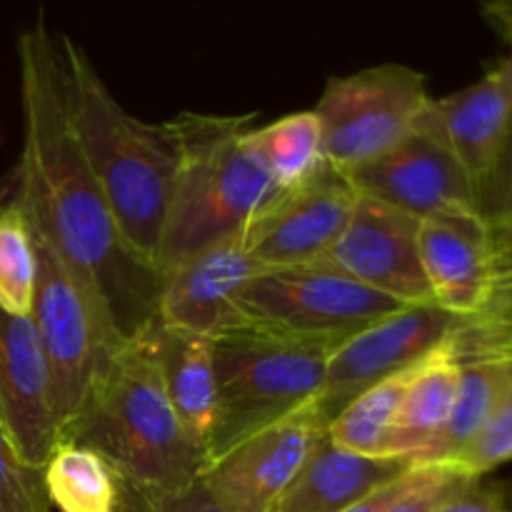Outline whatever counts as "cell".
<instances>
[{
    "instance_id": "obj_14",
    "label": "cell",
    "mask_w": 512,
    "mask_h": 512,
    "mask_svg": "<svg viewBox=\"0 0 512 512\" xmlns=\"http://www.w3.org/2000/svg\"><path fill=\"white\" fill-rule=\"evenodd\" d=\"M265 270L240 238L203 250L163 278L155 323L210 340L240 330V298Z\"/></svg>"
},
{
    "instance_id": "obj_11",
    "label": "cell",
    "mask_w": 512,
    "mask_h": 512,
    "mask_svg": "<svg viewBox=\"0 0 512 512\" xmlns=\"http://www.w3.org/2000/svg\"><path fill=\"white\" fill-rule=\"evenodd\" d=\"M325 438L328 420L305 405L208 465L200 478L230 512H268Z\"/></svg>"
},
{
    "instance_id": "obj_26",
    "label": "cell",
    "mask_w": 512,
    "mask_h": 512,
    "mask_svg": "<svg viewBox=\"0 0 512 512\" xmlns=\"http://www.w3.org/2000/svg\"><path fill=\"white\" fill-rule=\"evenodd\" d=\"M35 245L23 208L15 198L0 203V308L28 318L35 295Z\"/></svg>"
},
{
    "instance_id": "obj_9",
    "label": "cell",
    "mask_w": 512,
    "mask_h": 512,
    "mask_svg": "<svg viewBox=\"0 0 512 512\" xmlns=\"http://www.w3.org/2000/svg\"><path fill=\"white\" fill-rule=\"evenodd\" d=\"M460 320L433 303L405 305L385 315L333 348L323 388L310 405L330 425L365 390L413 368L430 350L445 343L458 330Z\"/></svg>"
},
{
    "instance_id": "obj_29",
    "label": "cell",
    "mask_w": 512,
    "mask_h": 512,
    "mask_svg": "<svg viewBox=\"0 0 512 512\" xmlns=\"http://www.w3.org/2000/svg\"><path fill=\"white\" fill-rule=\"evenodd\" d=\"M118 512H230L203 478L180 488H140L120 480Z\"/></svg>"
},
{
    "instance_id": "obj_21",
    "label": "cell",
    "mask_w": 512,
    "mask_h": 512,
    "mask_svg": "<svg viewBox=\"0 0 512 512\" xmlns=\"http://www.w3.org/2000/svg\"><path fill=\"white\" fill-rule=\"evenodd\" d=\"M460 388L448 425L428 448V453L413 465H453V460L478 438L493 415L500 395L510 378V360L458 358Z\"/></svg>"
},
{
    "instance_id": "obj_2",
    "label": "cell",
    "mask_w": 512,
    "mask_h": 512,
    "mask_svg": "<svg viewBox=\"0 0 512 512\" xmlns=\"http://www.w3.org/2000/svg\"><path fill=\"white\" fill-rule=\"evenodd\" d=\"M58 50L65 110L80 150L123 238L153 265L183 160L178 123H145L130 115L73 38L58 35Z\"/></svg>"
},
{
    "instance_id": "obj_10",
    "label": "cell",
    "mask_w": 512,
    "mask_h": 512,
    "mask_svg": "<svg viewBox=\"0 0 512 512\" xmlns=\"http://www.w3.org/2000/svg\"><path fill=\"white\" fill-rule=\"evenodd\" d=\"M358 198L348 175L325 165L298 188L278 190L240 243L268 270L315 265L340 238Z\"/></svg>"
},
{
    "instance_id": "obj_31",
    "label": "cell",
    "mask_w": 512,
    "mask_h": 512,
    "mask_svg": "<svg viewBox=\"0 0 512 512\" xmlns=\"http://www.w3.org/2000/svg\"><path fill=\"white\" fill-rule=\"evenodd\" d=\"M478 213L490 228H512V128L478 188Z\"/></svg>"
},
{
    "instance_id": "obj_18",
    "label": "cell",
    "mask_w": 512,
    "mask_h": 512,
    "mask_svg": "<svg viewBox=\"0 0 512 512\" xmlns=\"http://www.w3.org/2000/svg\"><path fill=\"white\" fill-rule=\"evenodd\" d=\"M408 468L405 460L365 458L325 438L268 512H343Z\"/></svg>"
},
{
    "instance_id": "obj_25",
    "label": "cell",
    "mask_w": 512,
    "mask_h": 512,
    "mask_svg": "<svg viewBox=\"0 0 512 512\" xmlns=\"http://www.w3.org/2000/svg\"><path fill=\"white\" fill-rule=\"evenodd\" d=\"M418 365V363H415ZM413 365V368H415ZM413 368L383 380L345 405L328 425V438L348 453L365 458H388V440L405 400Z\"/></svg>"
},
{
    "instance_id": "obj_8",
    "label": "cell",
    "mask_w": 512,
    "mask_h": 512,
    "mask_svg": "<svg viewBox=\"0 0 512 512\" xmlns=\"http://www.w3.org/2000/svg\"><path fill=\"white\" fill-rule=\"evenodd\" d=\"M400 308L398 300L318 265L265 270L240 298L243 328L325 348H338Z\"/></svg>"
},
{
    "instance_id": "obj_7",
    "label": "cell",
    "mask_w": 512,
    "mask_h": 512,
    "mask_svg": "<svg viewBox=\"0 0 512 512\" xmlns=\"http://www.w3.org/2000/svg\"><path fill=\"white\" fill-rule=\"evenodd\" d=\"M428 100L425 75L408 65L383 63L328 78L313 110L330 168L348 175L398 148L415 133Z\"/></svg>"
},
{
    "instance_id": "obj_35",
    "label": "cell",
    "mask_w": 512,
    "mask_h": 512,
    "mask_svg": "<svg viewBox=\"0 0 512 512\" xmlns=\"http://www.w3.org/2000/svg\"><path fill=\"white\" fill-rule=\"evenodd\" d=\"M500 490H503V500L508 505V512H512V483H500Z\"/></svg>"
},
{
    "instance_id": "obj_15",
    "label": "cell",
    "mask_w": 512,
    "mask_h": 512,
    "mask_svg": "<svg viewBox=\"0 0 512 512\" xmlns=\"http://www.w3.org/2000/svg\"><path fill=\"white\" fill-rule=\"evenodd\" d=\"M0 430L23 463L43 468L58 445L50 373L33 318L0 308Z\"/></svg>"
},
{
    "instance_id": "obj_13",
    "label": "cell",
    "mask_w": 512,
    "mask_h": 512,
    "mask_svg": "<svg viewBox=\"0 0 512 512\" xmlns=\"http://www.w3.org/2000/svg\"><path fill=\"white\" fill-rule=\"evenodd\" d=\"M358 195L415 220L438 215H480L478 188L450 150L413 133L383 158L348 173Z\"/></svg>"
},
{
    "instance_id": "obj_5",
    "label": "cell",
    "mask_w": 512,
    "mask_h": 512,
    "mask_svg": "<svg viewBox=\"0 0 512 512\" xmlns=\"http://www.w3.org/2000/svg\"><path fill=\"white\" fill-rule=\"evenodd\" d=\"M333 348L240 328L213 340L218 418L205 468L318 398Z\"/></svg>"
},
{
    "instance_id": "obj_6",
    "label": "cell",
    "mask_w": 512,
    "mask_h": 512,
    "mask_svg": "<svg viewBox=\"0 0 512 512\" xmlns=\"http://www.w3.org/2000/svg\"><path fill=\"white\" fill-rule=\"evenodd\" d=\"M30 233L38 260L30 318L48 363L58 435L65 440L128 338L118 330L98 290L85 283L48 240L33 228Z\"/></svg>"
},
{
    "instance_id": "obj_1",
    "label": "cell",
    "mask_w": 512,
    "mask_h": 512,
    "mask_svg": "<svg viewBox=\"0 0 512 512\" xmlns=\"http://www.w3.org/2000/svg\"><path fill=\"white\" fill-rule=\"evenodd\" d=\"M23 150L15 193L30 228L93 285L125 338L155 320L163 275L120 233L65 110L58 33L43 18L18 35Z\"/></svg>"
},
{
    "instance_id": "obj_3",
    "label": "cell",
    "mask_w": 512,
    "mask_h": 512,
    "mask_svg": "<svg viewBox=\"0 0 512 512\" xmlns=\"http://www.w3.org/2000/svg\"><path fill=\"white\" fill-rule=\"evenodd\" d=\"M248 120L250 115H175L183 160L153 260L163 278L203 250L240 238L278 193L250 148Z\"/></svg>"
},
{
    "instance_id": "obj_33",
    "label": "cell",
    "mask_w": 512,
    "mask_h": 512,
    "mask_svg": "<svg viewBox=\"0 0 512 512\" xmlns=\"http://www.w3.org/2000/svg\"><path fill=\"white\" fill-rule=\"evenodd\" d=\"M405 478H408V470H405L403 475H398L395 480H390V483H385L383 488H378V490H373L370 495H365L363 500H358V503L350 505V508H345L343 512H383L390 503H393L395 495L403 490Z\"/></svg>"
},
{
    "instance_id": "obj_4",
    "label": "cell",
    "mask_w": 512,
    "mask_h": 512,
    "mask_svg": "<svg viewBox=\"0 0 512 512\" xmlns=\"http://www.w3.org/2000/svg\"><path fill=\"white\" fill-rule=\"evenodd\" d=\"M153 323L125 340L85 413L60 443L93 448L128 485L180 488L203 475L205 453L165 393Z\"/></svg>"
},
{
    "instance_id": "obj_27",
    "label": "cell",
    "mask_w": 512,
    "mask_h": 512,
    "mask_svg": "<svg viewBox=\"0 0 512 512\" xmlns=\"http://www.w3.org/2000/svg\"><path fill=\"white\" fill-rule=\"evenodd\" d=\"M512 463V360L510 378L478 438L453 460V468L470 478H485L500 465Z\"/></svg>"
},
{
    "instance_id": "obj_16",
    "label": "cell",
    "mask_w": 512,
    "mask_h": 512,
    "mask_svg": "<svg viewBox=\"0 0 512 512\" xmlns=\"http://www.w3.org/2000/svg\"><path fill=\"white\" fill-rule=\"evenodd\" d=\"M512 128V53L500 58L483 78L458 93L430 98L415 123V133L428 135L453 153L468 170L475 188L485 180Z\"/></svg>"
},
{
    "instance_id": "obj_20",
    "label": "cell",
    "mask_w": 512,
    "mask_h": 512,
    "mask_svg": "<svg viewBox=\"0 0 512 512\" xmlns=\"http://www.w3.org/2000/svg\"><path fill=\"white\" fill-rule=\"evenodd\" d=\"M155 358L170 405L190 438L203 448L213 435L218 418V373L213 340L175 333L153 323Z\"/></svg>"
},
{
    "instance_id": "obj_28",
    "label": "cell",
    "mask_w": 512,
    "mask_h": 512,
    "mask_svg": "<svg viewBox=\"0 0 512 512\" xmlns=\"http://www.w3.org/2000/svg\"><path fill=\"white\" fill-rule=\"evenodd\" d=\"M473 480L453 465H410L403 490L383 512H433Z\"/></svg>"
},
{
    "instance_id": "obj_34",
    "label": "cell",
    "mask_w": 512,
    "mask_h": 512,
    "mask_svg": "<svg viewBox=\"0 0 512 512\" xmlns=\"http://www.w3.org/2000/svg\"><path fill=\"white\" fill-rule=\"evenodd\" d=\"M483 15L488 23L508 40L510 53H512V0H503V3H488L483 5Z\"/></svg>"
},
{
    "instance_id": "obj_32",
    "label": "cell",
    "mask_w": 512,
    "mask_h": 512,
    "mask_svg": "<svg viewBox=\"0 0 512 512\" xmlns=\"http://www.w3.org/2000/svg\"><path fill=\"white\" fill-rule=\"evenodd\" d=\"M433 512H508V505L503 500L500 483H488L480 478L443 500Z\"/></svg>"
},
{
    "instance_id": "obj_19",
    "label": "cell",
    "mask_w": 512,
    "mask_h": 512,
    "mask_svg": "<svg viewBox=\"0 0 512 512\" xmlns=\"http://www.w3.org/2000/svg\"><path fill=\"white\" fill-rule=\"evenodd\" d=\"M458 388L460 360L450 335L413 368L403 408L388 440L390 460H405L413 465L428 453L453 415Z\"/></svg>"
},
{
    "instance_id": "obj_30",
    "label": "cell",
    "mask_w": 512,
    "mask_h": 512,
    "mask_svg": "<svg viewBox=\"0 0 512 512\" xmlns=\"http://www.w3.org/2000/svg\"><path fill=\"white\" fill-rule=\"evenodd\" d=\"M0 512H53L43 468L23 463L0 430Z\"/></svg>"
},
{
    "instance_id": "obj_17",
    "label": "cell",
    "mask_w": 512,
    "mask_h": 512,
    "mask_svg": "<svg viewBox=\"0 0 512 512\" xmlns=\"http://www.w3.org/2000/svg\"><path fill=\"white\" fill-rule=\"evenodd\" d=\"M418 250L433 303L458 318L478 315L493 278L490 225L480 215L420 220Z\"/></svg>"
},
{
    "instance_id": "obj_22",
    "label": "cell",
    "mask_w": 512,
    "mask_h": 512,
    "mask_svg": "<svg viewBox=\"0 0 512 512\" xmlns=\"http://www.w3.org/2000/svg\"><path fill=\"white\" fill-rule=\"evenodd\" d=\"M43 480L50 505L60 512H118V473L88 445H55L43 465Z\"/></svg>"
},
{
    "instance_id": "obj_24",
    "label": "cell",
    "mask_w": 512,
    "mask_h": 512,
    "mask_svg": "<svg viewBox=\"0 0 512 512\" xmlns=\"http://www.w3.org/2000/svg\"><path fill=\"white\" fill-rule=\"evenodd\" d=\"M493 278L488 300L473 318L460 320L453 333L458 358L512 360V228H490Z\"/></svg>"
},
{
    "instance_id": "obj_12",
    "label": "cell",
    "mask_w": 512,
    "mask_h": 512,
    "mask_svg": "<svg viewBox=\"0 0 512 512\" xmlns=\"http://www.w3.org/2000/svg\"><path fill=\"white\" fill-rule=\"evenodd\" d=\"M418 228L420 220L360 195L340 238L315 265L348 275L403 305H428L433 298L420 265Z\"/></svg>"
},
{
    "instance_id": "obj_23",
    "label": "cell",
    "mask_w": 512,
    "mask_h": 512,
    "mask_svg": "<svg viewBox=\"0 0 512 512\" xmlns=\"http://www.w3.org/2000/svg\"><path fill=\"white\" fill-rule=\"evenodd\" d=\"M248 143L278 190L298 188L328 165L315 110H298L248 130Z\"/></svg>"
}]
</instances>
